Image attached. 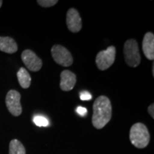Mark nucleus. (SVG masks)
Listing matches in <instances>:
<instances>
[{
	"label": "nucleus",
	"mask_w": 154,
	"mask_h": 154,
	"mask_svg": "<svg viewBox=\"0 0 154 154\" xmlns=\"http://www.w3.org/2000/svg\"><path fill=\"white\" fill-rule=\"evenodd\" d=\"M92 96L91 94L88 93L87 91H84L80 94V99L82 101H88V100H91Z\"/></svg>",
	"instance_id": "nucleus-16"
},
{
	"label": "nucleus",
	"mask_w": 154,
	"mask_h": 154,
	"mask_svg": "<svg viewBox=\"0 0 154 154\" xmlns=\"http://www.w3.org/2000/svg\"><path fill=\"white\" fill-rule=\"evenodd\" d=\"M130 140L135 147L143 149L150 141V134L147 127L141 123L133 125L130 130Z\"/></svg>",
	"instance_id": "nucleus-2"
},
{
	"label": "nucleus",
	"mask_w": 154,
	"mask_h": 154,
	"mask_svg": "<svg viewBox=\"0 0 154 154\" xmlns=\"http://www.w3.org/2000/svg\"><path fill=\"white\" fill-rule=\"evenodd\" d=\"M148 111H149V114L151 116L152 118L154 119V104L153 103H151V104L149 106V108H148Z\"/></svg>",
	"instance_id": "nucleus-18"
},
{
	"label": "nucleus",
	"mask_w": 154,
	"mask_h": 154,
	"mask_svg": "<svg viewBox=\"0 0 154 154\" xmlns=\"http://www.w3.org/2000/svg\"><path fill=\"white\" fill-rule=\"evenodd\" d=\"M22 59L25 66L32 72H38L42 66V59L30 49H26L23 51Z\"/></svg>",
	"instance_id": "nucleus-7"
},
{
	"label": "nucleus",
	"mask_w": 154,
	"mask_h": 154,
	"mask_svg": "<svg viewBox=\"0 0 154 154\" xmlns=\"http://www.w3.org/2000/svg\"><path fill=\"white\" fill-rule=\"evenodd\" d=\"M76 83V76L69 70H64L61 73L60 88L62 91H69L74 88Z\"/></svg>",
	"instance_id": "nucleus-9"
},
{
	"label": "nucleus",
	"mask_w": 154,
	"mask_h": 154,
	"mask_svg": "<svg viewBox=\"0 0 154 154\" xmlns=\"http://www.w3.org/2000/svg\"><path fill=\"white\" fill-rule=\"evenodd\" d=\"M66 24L70 32L77 33L82 29V21L79 11L74 8L69 9L66 14Z\"/></svg>",
	"instance_id": "nucleus-8"
},
{
	"label": "nucleus",
	"mask_w": 154,
	"mask_h": 154,
	"mask_svg": "<svg viewBox=\"0 0 154 154\" xmlns=\"http://www.w3.org/2000/svg\"><path fill=\"white\" fill-rule=\"evenodd\" d=\"M142 49L144 55L149 60L154 59V35L151 32H147L144 35L142 42Z\"/></svg>",
	"instance_id": "nucleus-10"
},
{
	"label": "nucleus",
	"mask_w": 154,
	"mask_h": 154,
	"mask_svg": "<svg viewBox=\"0 0 154 154\" xmlns=\"http://www.w3.org/2000/svg\"><path fill=\"white\" fill-rule=\"evenodd\" d=\"M51 53L54 60L58 64L65 67L72 66L73 57L72 54L66 48L59 44L54 45L51 48Z\"/></svg>",
	"instance_id": "nucleus-5"
},
{
	"label": "nucleus",
	"mask_w": 154,
	"mask_h": 154,
	"mask_svg": "<svg viewBox=\"0 0 154 154\" xmlns=\"http://www.w3.org/2000/svg\"><path fill=\"white\" fill-rule=\"evenodd\" d=\"M18 50L14 39L9 36H0V51L8 54H14Z\"/></svg>",
	"instance_id": "nucleus-11"
},
{
	"label": "nucleus",
	"mask_w": 154,
	"mask_h": 154,
	"mask_svg": "<svg viewBox=\"0 0 154 154\" xmlns=\"http://www.w3.org/2000/svg\"><path fill=\"white\" fill-rule=\"evenodd\" d=\"M17 79H18L19 85L23 88H28L30 86L32 79H31L30 74L24 67L19 69L17 72Z\"/></svg>",
	"instance_id": "nucleus-12"
},
{
	"label": "nucleus",
	"mask_w": 154,
	"mask_h": 154,
	"mask_svg": "<svg viewBox=\"0 0 154 154\" xmlns=\"http://www.w3.org/2000/svg\"><path fill=\"white\" fill-rule=\"evenodd\" d=\"M2 3H3V2L2 1V0H0V8H1L2 5Z\"/></svg>",
	"instance_id": "nucleus-19"
},
{
	"label": "nucleus",
	"mask_w": 154,
	"mask_h": 154,
	"mask_svg": "<svg viewBox=\"0 0 154 154\" xmlns=\"http://www.w3.org/2000/svg\"><path fill=\"white\" fill-rule=\"evenodd\" d=\"M9 154H26V150L19 140L13 139L9 143Z\"/></svg>",
	"instance_id": "nucleus-13"
},
{
	"label": "nucleus",
	"mask_w": 154,
	"mask_h": 154,
	"mask_svg": "<svg viewBox=\"0 0 154 154\" xmlns=\"http://www.w3.org/2000/svg\"><path fill=\"white\" fill-rule=\"evenodd\" d=\"M76 111L77 113H78L80 116H84L86 114V113H87V110H86V108L82 106H79L77 108Z\"/></svg>",
	"instance_id": "nucleus-17"
},
{
	"label": "nucleus",
	"mask_w": 154,
	"mask_h": 154,
	"mask_svg": "<svg viewBox=\"0 0 154 154\" xmlns=\"http://www.w3.org/2000/svg\"><path fill=\"white\" fill-rule=\"evenodd\" d=\"M125 61L131 67H137L140 63V55L138 42L130 38L125 42L124 47Z\"/></svg>",
	"instance_id": "nucleus-3"
},
{
	"label": "nucleus",
	"mask_w": 154,
	"mask_h": 154,
	"mask_svg": "<svg viewBox=\"0 0 154 154\" xmlns=\"http://www.w3.org/2000/svg\"><path fill=\"white\" fill-rule=\"evenodd\" d=\"M152 72H153V76H154V64H153V69H152Z\"/></svg>",
	"instance_id": "nucleus-20"
},
{
	"label": "nucleus",
	"mask_w": 154,
	"mask_h": 154,
	"mask_svg": "<svg viewBox=\"0 0 154 154\" xmlns=\"http://www.w3.org/2000/svg\"><path fill=\"white\" fill-rule=\"evenodd\" d=\"M112 116V106L110 100L106 96H100L93 104L92 124L97 129L103 128Z\"/></svg>",
	"instance_id": "nucleus-1"
},
{
	"label": "nucleus",
	"mask_w": 154,
	"mask_h": 154,
	"mask_svg": "<svg viewBox=\"0 0 154 154\" xmlns=\"http://www.w3.org/2000/svg\"><path fill=\"white\" fill-rule=\"evenodd\" d=\"M34 123L38 126H47L49 125V121L45 117L36 116L33 119Z\"/></svg>",
	"instance_id": "nucleus-14"
},
{
	"label": "nucleus",
	"mask_w": 154,
	"mask_h": 154,
	"mask_svg": "<svg viewBox=\"0 0 154 154\" xmlns=\"http://www.w3.org/2000/svg\"><path fill=\"white\" fill-rule=\"evenodd\" d=\"M116 48L110 46L106 50L99 51L96 57V63L99 69L101 71L106 70L114 63L116 59Z\"/></svg>",
	"instance_id": "nucleus-4"
},
{
	"label": "nucleus",
	"mask_w": 154,
	"mask_h": 154,
	"mask_svg": "<svg viewBox=\"0 0 154 154\" xmlns=\"http://www.w3.org/2000/svg\"><path fill=\"white\" fill-rule=\"evenodd\" d=\"M20 100L21 94L16 90H10L6 96V106L9 112L14 116H19L22 113Z\"/></svg>",
	"instance_id": "nucleus-6"
},
{
	"label": "nucleus",
	"mask_w": 154,
	"mask_h": 154,
	"mask_svg": "<svg viewBox=\"0 0 154 154\" xmlns=\"http://www.w3.org/2000/svg\"><path fill=\"white\" fill-rule=\"evenodd\" d=\"M37 3L42 7H51L57 5L58 3L57 0H38Z\"/></svg>",
	"instance_id": "nucleus-15"
}]
</instances>
